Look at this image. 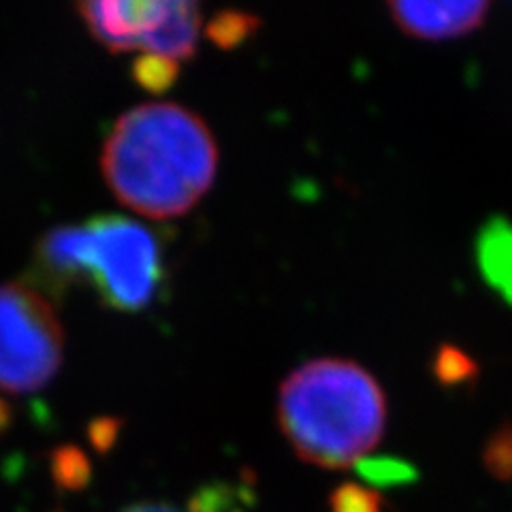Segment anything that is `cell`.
Wrapping results in <instances>:
<instances>
[{
    "label": "cell",
    "mask_w": 512,
    "mask_h": 512,
    "mask_svg": "<svg viewBox=\"0 0 512 512\" xmlns=\"http://www.w3.org/2000/svg\"><path fill=\"white\" fill-rule=\"evenodd\" d=\"M103 178L137 214L167 220L188 214L218 173V146L207 122L178 103L128 109L111 128Z\"/></svg>",
    "instance_id": "cell-1"
},
{
    "label": "cell",
    "mask_w": 512,
    "mask_h": 512,
    "mask_svg": "<svg viewBox=\"0 0 512 512\" xmlns=\"http://www.w3.org/2000/svg\"><path fill=\"white\" fill-rule=\"evenodd\" d=\"M278 421L299 459L344 470L380 444L387 429V397L363 365L316 359L282 382Z\"/></svg>",
    "instance_id": "cell-2"
},
{
    "label": "cell",
    "mask_w": 512,
    "mask_h": 512,
    "mask_svg": "<svg viewBox=\"0 0 512 512\" xmlns=\"http://www.w3.org/2000/svg\"><path fill=\"white\" fill-rule=\"evenodd\" d=\"M88 280L107 308L141 312L150 308L165 278L163 248L156 233L131 218L107 214L88 220Z\"/></svg>",
    "instance_id": "cell-3"
},
{
    "label": "cell",
    "mask_w": 512,
    "mask_h": 512,
    "mask_svg": "<svg viewBox=\"0 0 512 512\" xmlns=\"http://www.w3.org/2000/svg\"><path fill=\"white\" fill-rule=\"evenodd\" d=\"M64 333L50 297L13 282L0 286V389L32 393L60 370Z\"/></svg>",
    "instance_id": "cell-4"
},
{
    "label": "cell",
    "mask_w": 512,
    "mask_h": 512,
    "mask_svg": "<svg viewBox=\"0 0 512 512\" xmlns=\"http://www.w3.org/2000/svg\"><path fill=\"white\" fill-rule=\"evenodd\" d=\"M90 229L86 224H62L47 231L35 252V280L45 295L62 293L75 282L88 280Z\"/></svg>",
    "instance_id": "cell-5"
},
{
    "label": "cell",
    "mask_w": 512,
    "mask_h": 512,
    "mask_svg": "<svg viewBox=\"0 0 512 512\" xmlns=\"http://www.w3.org/2000/svg\"><path fill=\"white\" fill-rule=\"evenodd\" d=\"M393 22L406 35L427 41H442L468 35L485 22L489 3H389Z\"/></svg>",
    "instance_id": "cell-6"
},
{
    "label": "cell",
    "mask_w": 512,
    "mask_h": 512,
    "mask_svg": "<svg viewBox=\"0 0 512 512\" xmlns=\"http://www.w3.org/2000/svg\"><path fill=\"white\" fill-rule=\"evenodd\" d=\"M84 24L92 37L105 45L109 52L141 50L143 32L154 11V0H120V3H82L77 5Z\"/></svg>",
    "instance_id": "cell-7"
},
{
    "label": "cell",
    "mask_w": 512,
    "mask_h": 512,
    "mask_svg": "<svg viewBox=\"0 0 512 512\" xmlns=\"http://www.w3.org/2000/svg\"><path fill=\"white\" fill-rule=\"evenodd\" d=\"M201 35V7L190 0H154V11L141 39V50L171 60L197 54Z\"/></svg>",
    "instance_id": "cell-8"
},
{
    "label": "cell",
    "mask_w": 512,
    "mask_h": 512,
    "mask_svg": "<svg viewBox=\"0 0 512 512\" xmlns=\"http://www.w3.org/2000/svg\"><path fill=\"white\" fill-rule=\"evenodd\" d=\"M476 265L491 291L512 306V222L493 216L476 235Z\"/></svg>",
    "instance_id": "cell-9"
},
{
    "label": "cell",
    "mask_w": 512,
    "mask_h": 512,
    "mask_svg": "<svg viewBox=\"0 0 512 512\" xmlns=\"http://www.w3.org/2000/svg\"><path fill=\"white\" fill-rule=\"evenodd\" d=\"M122 512H250V493L231 483H210L192 493L186 508L165 502H137Z\"/></svg>",
    "instance_id": "cell-10"
},
{
    "label": "cell",
    "mask_w": 512,
    "mask_h": 512,
    "mask_svg": "<svg viewBox=\"0 0 512 512\" xmlns=\"http://www.w3.org/2000/svg\"><path fill=\"white\" fill-rule=\"evenodd\" d=\"M261 26V18L248 11L227 9L216 13L205 28V35L220 50H235L246 43Z\"/></svg>",
    "instance_id": "cell-11"
},
{
    "label": "cell",
    "mask_w": 512,
    "mask_h": 512,
    "mask_svg": "<svg viewBox=\"0 0 512 512\" xmlns=\"http://www.w3.org/2000/svg\"><path fill=\"white\" fill-rule=\"evenodd\" d=\"M431 372L442 387H463V384L474 382L478 376V363L468 355L466 350L453 344H442L434 361H431Z\"/></svg>",
    "instance_id": "cell-12"
},
{
    "label": "cell",
    "mask_w": 512,
    "mask_h": 512,
    "mask_svg": "<svg viewBox=\"0 0 512 512\" xmlns=\"http://www.w3.org/2000/svg\"><path fill=\"white\" fill-rule=\"evenodd\" d=\"M355 468L372 487H402L419 478V470L412 463L395 457H365Z\"/></svg>",
    "instance_id": "cell-13"
},
{
    "label": "cell",
    "mask_w": 512,
    "mask_h": 512,
    "mask_svg": "<svg viewBox=\"0 0 512 512\" xmlns=\"http://www.w3.org/2000/svg\"><path fill=\"white\" fill-rule=\"evenodd\" d=\"M180 77V62L165 56L143 54L133 64V79L143 90L160 94L169 90Z\"/></svg>",
    "instance_id": "cell-14"
},
{
    "label": "cell",
    "mask_w": 512,
    "mask_h": 512,
    "mask_svg": "<svg viewBox=\"0 0 512 512\" xmlns=\"http://www.w3.org/2000/svg\"><path fill=\"white\" fill-rule=\"evenodd\" d=\"M485 470L502 483H512V423H502L483 446Z\"/></svg>",
    "instance_id": "cell-15"
},
{
    "label": "cell",
    "mask_w": 512,
    "mask_h": 512,
    "mask_svg": "<svg viewBox=\"0 0 512 512\" xmlns=\"http://www.w3.org/2000/svg\"><path fill=\"white\" fill-rule=\"evenodd\" d=\"M52 468H54L56 483L69 491H79L90 483V476H92L90 461L84 455V451H79L75 446L58 448L54 453Z\"/></svg>",
    "instance_id": "cell-16"
},
{
    "label": "cell",
    "mask_w": 512,
    "mask_h": 512,
    "mask_svg": "<svg viewBox=\"0 0 512 512\" xmlns=\"http://www.w3.org/2000/svg\"><path fill=\"white\" fill-rule=\"evenodd\" d=\"M331 512H382L380 493L359 483H344L329 495Z\"/></svg>",
    "instance_id": "cell-17"
},
{
    "label": "cell",
    "mask_w": 512,
    "mask_h": 512,
    "mask_svg": "<svg viewBox=\"0 0 512 512\" xmlns=\"http://www.w3.org/2000/svg\"><path fill=\"white\" fill-rule=\"evenodd\" d=\"M120 429H122V423L118 419H109V416H101V419H96L88 429L92 446L99 453H107L109 448H114V444L118 442Z\"/></svg>",
    "instance_id": "cell-18"
}]
</instances>
